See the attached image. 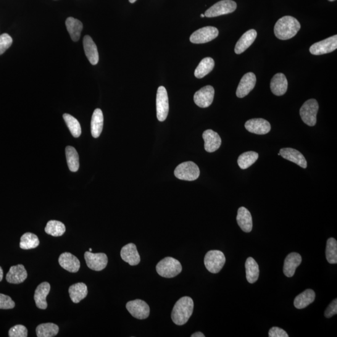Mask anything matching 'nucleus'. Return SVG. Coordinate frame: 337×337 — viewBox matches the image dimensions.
<instances>
[{
    "instance_id": "11",
    "label": "nucleus",
    "mask_w": 337,
    "mask_h": 337,
    "mask_svg": "<svg viewBox=\"0 0 337 337\" xmlns=\"http://www.w3.org/2000/svg\"><path fill=\"white\" fill-rule=\"evenodd\" d=\"M84 259L88 267L90 269L95 271H101L106 267L108 259L104 253L93 254L91 252L84 253Z\"/></svg>"
},
{
    "instance_id": "30",
    "label": "nucleus",
    "mask_w": 337,
    "mask_h": 337,
    "mask_svg": "<svg viewBox=\"0 0 337 337\" xmlns=\"http://www.w3.org/2000/svg\"><path fill=\"white\" fill-rule=\"evenodd\" d=\"M66 26L72 40L75 42L79 41L83 28V23L80 20L69 17L66 20Z\"/></svg>"
},
{
    "instance_id": "32",
    "label": "nucleus",
    "mask_w": 337,
    "mask_h": 337,
    "mask_svg": "<svg viewBox=\"0 0 337 337\" xmlns=\"http://www.w3.org/2000/svg\"><path fill=\"white\" fill-rule=\"evenodd\" d=\"M246 278L250 284L257 282L259 276V265L252 257H249L246 262Z\"/></svg>"
},
{
    "instance_id": "42",
    "label": "nucleus",
    "mask_w": 337,
    "mask_h": 337,
    "mask_svg": "<svg viewBox=\"0 0 337 337\" xmlns=\"http://www.w3.org/2000/svg\"><path fill=\"white\" fill-rule=\"evenodd\" d=\"M15 307V303L11 297L0 294V309H12Z\"/></svg>"
},
{
    "instance_id": "7",
    "label": "nucleus",
    "mask_w": 337,
    "mask_h": 337,
    "mask_svg": "<svg viewBox=\"0 0 337 337\" xmlns=\"http://www.w3.org/2000/svg\"><path fill=\"white\" fill-rule=\"evenodd\" d=\"M237 9V4L233 0H222L216 3L205 12V17H217L233 13Z\"/></svg>"
},
{
    "instance_id": "10",
    "label": "nucleus",
    "mask_w": 337,
    "mask_h": 337,
    "mask_svg": "<svg viewBox=\"0 0 337 337\" xmlns=\"http://www.w3.org/2000/svg\"><path fill=\"white\" fill-rule=\"evenodd\" d=\"M126 309L133 317L139 320L146 319L149 317L150 308L146 302L137 299L126 304Z\"/></svg>"
},
{
    "instance_id": "17",
    "label": "nucleus",
    "mask_w": 337,
    "mask_h": 337,
    "mask_svg": "<svg viewBox=\"0 0 337 337\" xmlns=\"http://www.w3.org/2000/svg\"><path fill=\"white\" fill-rule=\"evenodd\" d=\"M121 257L124 261L130 265H137L140 263L141 257L135 244L130 243L126 245L121 249Z\"/></svg>"
},
{
    "instance_id": "44",
    "label": "nucleus",
    "mask_w": 337,
    "mask_h": 337,
    "mask_svg": "<svg viewBox=\"0 0 337 337\" xmlns=\"http://www.w3.org/2000/svg\"><path fill=\"white\" fill-rule=\"evenodd\" d=\"M337 313V300H333L331 304L326 308L325 316L326 318H330Z\"/></svg>"
},
{
    "instance_id": "45",
    "label": "nucleus",
    "mask_w": 337,
    "mask_h": 337,
    "mask_svg": "<svg viewBox=\"0 0 337 337\" xmlns=\"http://www.w3.org/2000/svg\"><path fill=\"white\" fill-rule=\"evenodd\" d=\"M191 337H205V335L202 332L197 331V332L193 333V335H191Z\"/></svg>"
},
{
    "instance_id": "40",
    "label": "nucleus",
    "mask_w": 337,
    "mask_h": 337,
    "mask_svg": "<svg viewBox=\"0 0 337 337\" xmlns=\"http://www.w3.org/2000/svg\"><path fill=\"white\" fill-rule=\"evenodd\" d=\"M9 335L10 337H26L28 336V330L24 325H15L10 329Z\"/></svg>"
},
{
    "instance_id": "1",
    "label": "nucleus",
    "mask_w": 337,
    "mask_h": 337,
    "mask_svg": "<svg viewBox=\"0 0 337 337\" xmlns=\"http://www.w3.org/2000/svg\"><path fill=\"white\" fill-rule=\"evenodd\" d=\"M301 27V24L296 18L291 16H286L276 23L274 26L275 35L281 40H288L296 36Z\"/></svg>"
},
{
    "instance_id": "49",
    "label": "nucleus",
    "mask_w": 337,
    "mask_h": 337,
    "mask_svg": "<svg viewBox=\"0 0 337 337\" xmlns=\"http://www.w3.org/2000/svg\"><path fill=\"white\" fill-rule=\"evenodd\" d=\"M329 2H334L335 1V0H328Z\"/></svg>"
},
{
    "instance_id": "46",
    "label": "nucleus",
    "mask_w": 337,
    "mask_h": 337,
    "mask_svg": "<svg viewBox=\"0 0 337 337\" xmlns=\"http://www.w3.org/2000/svg\"><path fill=\"white\" fill-rule=\"evenodd\" d=\"M3 277H4V271H3L1 266H0V282L3 280Z\"/></svg>"
},
{
    "instance_id": "21",
    "label": "nucleus",
    "mask_w": 337,
    "mask_h": 337,
    "mask_svg": "<svg viewBox=\"0 0 337 337\" xmlns=\"http://www.w3.org/2000/svg\"><path fill=\"white\" fill-rule=\"evenodd\" d=\"M302 262L301 255L296 252L289 254L286 258L284 265V273L288 277H293L296 268Z\"/></svg>"
},
{
    "instance_id": "14",
    "label": "nucleus",
    "mask_w": 337,
    "mask_h": 337,
    "mask_svg": "<svg viewBox=\"0 0 337 337\" xmlns=\"http://www.w3.org/2000/svg\"><path fill=\"white\" fill-rule=\"evenodd\" d=\"M245 128L250 133L259 134V135L267 134L271 130L269 122L262 118H255V119L247 121L245 124Z\"/></svg>"
},
{
    "instance_id": "20",
    "label": "nucleus",
    "mask_w": 337,
    "mask_h": 337,
    "mask_svg": "<svg viewBox=\"0 0 337 337\" xmlns=\"http://www.w3.org/2000/svg\"><path fill=\"white\" fill-rule=\"evenodd\" d=\"M27 277V271L24 265L18 264L10 267L6 276V280L10 284H19L23 283Z\"/></svg>"
},
{
    "instance_id": "31",
    "label": "nucleus",
    "mask_w": 337,
    "mask_h": 337,
    "mask_svg": "<svg viewBox=\"0 0 337 337\" xmlns=\"http://www.w3.org/2000/svg\"><path fill=\"white\" fill-rule=\"evenodd\" d=\"M215 66L214 60L212 58H205L200 62L194 72V75L197 78H204L214 69Z\"/></svg>"
},
{
    "instance_id": "37",
    "label": "nucleus",
    "mask_w": 337,
    "mask_h": 337,
    "mask_svg": "<svg viewBox=\"0 0 337 337\" xmlns=\"http://www.w3.org/2000/svg\"><path fill=\"white\" fill-rule=\"evenodd\" d=\"M46 233L54 237L62 236L65 234L66 227L64 223L59 220H49L47 223L45 229Z\"/></svg>"
},
{
    "instance_id": "16",
    "label": "nucleus",
    "mask_w": 337,
    "mask_h": 337,
    "mask_svg": "<svg viewBox=\"0 0 337 337\" xmlns=\"http://www.w3.org/2000/svg\"><path fill=\"white\" fill-rule=\"evenodd\" d=\"M59 262L61 267L68 272L76 273L80 270V260L70 252H65L61 254Z\"/></svg>"
},
{
    "instance_id": "36",
    "label": "nucleus",
    "mask_w": 337,
    "mask_h": 337,
    "mask_svg": "<svg viewBox=\"0 0 337 337\" xmlns=\"http://www.w3.org/2000/svg\"><path fill=\"white\" fill-rule=\"evenodd\" d=\"M259 158V154L254 151H249L244 152L240 155L238 160L239 166L242 170H246L253 164H254Z\"/></svg>"
},
{
    "instance_id": "43",
    "label": "nucleus",
    "mask_w": 337,
    "mask_h": 337,
    "mask_svg": "<svg viewBox=\"0 0 337 337\" xmlns=\"http://www.w3.org/2000/svg\"><path fill=\"white\" fill-rule=\"evenodd\" d=\"M268 336L269 337H289L288 333L283 329H282L277 326H273V327L270 329L268 331Z\"/></svg>"
},
{
    "instance_id": "50",
    "label": "nucleus",
    "mask_w": 337,
    "mask_h": 337,
    "mask_svg": "<svg viewBox=\"0 0 337 337\" xmlns=\"http://www.w3.org/2000/svg\"><path fill=\"white\" fill-rule=\"evenodd\" d=\"M89 252H91V251H92V249H91V248L89 249Z\"/></svg>"
},
{
    "instance_id": "12",
    "label": "nucleus",
    "mask_w": 337,
    "mask_h": 337,
    "mask_svg": "<svg viewBox=\"0 0 337 337\" xmlns=\"http://www.w3.org/2000/svg\"><path fill=\"white\" fill-rule=\"evenodd\" d=\"M336 48L337 36L334 35L312 44L309 50L313 55H322L335 51Z\"/></svg>"
},
{
    "instance_id": "3",
    "label": "nucleus",
    "mask_w": 337,
    "mask_h": 337,
    "mask_svg": "<svg viewBox=\"0 0 337 337\" xmlns=\"http://www.w3.org/2000/svg\"><path fill=\"white\" fill-rule=\"evenodd\" d=\"M183 270L179 260L173 257L164 258L158 263L156 271L160 276L164 278H173L180 274Z\"/></svg>"
},
{
    "instance_id": "38",
    "label": "nucleus",
    "mask_w": 337,
    "mask_h": 337,
    "mask_svg": "<svg viewBox=\"0 0 337 337\" xmlns=\"http://www.w3.org/2000/svg\"><path fill=\"white\" fill-rule=\"evenodd\" d=\"M326 258L329 264L337 263V242L334 238L328 239L326 247Z\"/></svg>"
},
{
    "instance_id": "9",
    "label": "nucleus",
    "mask_w": 337,
    "mask_h": 337,
    "mask_svg": "<svg viewBox=\"0 0 337 337\" xmlns=\"http://www.w3.org/2000/svg\"><path fill=\"white\" fill-rule=\"evenodd\" d=\"M218 35V30L216 28L205 26L194 31L190 36V41L194 44L206 43L216 38Z\"/></svg>"
},
{
    "instance_id": "48",
    "label": "nucleus",
    "mask_w": 337,
    "mask_h": 337,
    "mask_svg": "<svg viewBox=\"0 0 337 337\" xmlns=\"http://www.w3.org/2000/svg\"><path fill=\"white\" fill-rule=\"evenodd\" d=\"M201 17L202 18L204 17H205L204 14H201Z\"/></svg>"
},
{
    "instance_id": "27",
    "label": "nucleus",
    "mask_w": 337,
    "mask_h": 337,
    "mask_svg": "<svg viewBox=\"0 0 337 337\" xmlns=\"http://www.w3.org/2000/svg\"><path fill=\"white\" fill-rule=\"evenodd\" d=\"M103 123L104 117L102 110L96 109L92 116L91 123V134L93 138H97L99 137L103 128Z\"/></svg>"
},
{
    "instance_id": "23",
    "label": "nucleus",
    "mask_w": 337,
    "mask_h": 337,
    "mask_svg": "<svg viewBox=\"0 0 337 337\" xmlns=\"http://www.w3.org/2000/svg\"><path fill=\"white\" fill-rule=\"evenodd\" d=\"M288 88V81L283 73H277L271 80L270 89L272 93L280 96L285 94Z\"/></svg>"
},
{
    "instance_id": "18",
    "label": "nucleus",
    "mask_w": 337,
    "mask_h": 337,
    "mask_svg": "<svg viewBox=\"0 0 337 337\" xmlns=\"http://www.w3.org/2000/svg\"><path fill=\"white\" fill-rule=\"evenodd\" d=\"M204 140V148L208 152L216 151L221 146L222 141L219 135L211 130L205 131L202 134Z\"/></svg>"
},
{
    "instance_id": "13",
    "label": "nucleus",
    "mask_w": 337,
    "mask_h": 337,
    "mask_svg": "<svg viewBox=\"0 0 337 337\" xmlns=\"http://www.w3.org/2000/svg\"><path fill=\"white\" fill-rule=\"evenodd\" d=\"M215 91L211 86L203 87L195 93L194 101L195 103L202 108H205L211 105L214 100Z\"/></svg>"
},
{
    "instance_id": "26",
    "label": "nucleus",
    "mask_w": 337,
    "mask_h": 337,
    "mask_svg": "<svg viewBox=\"0 0 337 337\" xmlns=\"http://www.w3.org/2000/svg\"><path fill=\"white\" fill-rule=\"evenodd\" d=\"M237 222L245 233H251L253 227L252 218L251 212L246 207L239 208L237 215Z\"/></svg>"
},
{
    "instance_id": "19",
    "label": "nucleus",
    "mask_w": 337,
    "mask_h": 337,
    "mask_svg": "<svg viewBox=\"0 0 337 337\" xmlns=\"http://www.w3.org/2000/svg\"><path fill=\"white\" fill-rule=\"evenodd\" d=\"M278 156H281L284 159L290 160L295 163L299 166L305 168L307 167V162L306 159L301 152L297 150L292 148H283L282 149L278 154Z\"/></svg>"
},
{
    "instance_id": "28",
    "label": "nucleus",
    "mask_w": 337,
    "mask_h": 337,
    "mask_svg": "<svg viewBox=\"0 0 337 337\" xmlns=\"http://www.w3.org/2000/svg\"><path fill=\"white\" fill-rule=\"evenodd\" d=\"M315 299V292L312 289L305 290L301 294L298 295L294 300V306L297 309H303L309 306L314 302Z\"/></svg>"
},
{
    "instance_id": "6",
    "label": "nucleus",
    "mask_w": 337,
    "mask_h": 337,
    "mask_svg": "<svg viewBox=\"0 0 337 337\" xmlns=\"http://www.w3.org/2000/svg\"><path fill=\"white\" fill-rule=\"evenodd\" d=\"M319 108L317 100H307L302 105L300 109V115L305 124L309 126H313L317 123V115Z\"/></svg>"
},
{
    "instance_id": "22",
    "label": "nucleus",
    "mask_w": 337,
    "mask_h": 337,
    "mask_svg": "<svg viewBox=\"0 0 337 337\" xmlns=\"http://www.w3.org/2000/svg\"><path fill=\"white\" fill-rule=\"evenodd\" d=\"M50 289H51V286L47 282H44L37 287L34 299H35L36 307L38 309L45 310L48 307L46 297L49 293Z\"/></svg>"
},
{
    "instance_id": "34",
    "label": "nucleus",
    "mask_w": 337,
    "mask_h": 337,
    "mask_svg": "<svg viewBox=\"0 0 337 337\" xmlns=\"http://www.w3.org/2000/svg\"><path fill=\"white\" fill-rule=\"evenodd\" d=\"M66 156L70 170L74 173L78 171L80 167V162H79L78 154L75 147L72 146L66 147Z\"/></svg>"
},
{
    "instance_id": "8",
    "label": "nucleus",
    "mask_w": 337,
    "mask_h": 337,
    "mask_svg": "<svg viewBox=\"0 0 337 337\" xmlns=\"http://www.w3.org/2000/svg\"><path fill=\"white\" fill-rule=\"evenodd\" d=\"M168 109V99L166 89L160 86L157 89L156 96V110L157 120L162 122L166 120Z\"/></svg>"
},
{
    "instance_id": "33",
    "label": "nucleus",
    "mask_w": 337,
    "mask_h": 337,
    "mask_svg": "<svg viewBox=\"0 0 337 337\" xmlns=\"http://www.w3.org/2000/svg\"><path fill=\"white\" fill-rule=\"evenodd\" d=\"M36 331L38 337H52L59 333V327L52 323H42L37 326Z\"/></svg>"
},
{
    "instance_id": "15",
    "label": "nucleus",
    "mask_w": 337,
    "mask_h": 337,
    "mask_svg": "<svg viewBox=\"0 0 337 337\" xmlns=\"http://www.w3.org/2000/svg\"><path fill=\"white\" fill-rule=\"evenodd\" d=\"M256 84V76L255 74L247 73L242 78L236 91V95L239 98H242L248 95Z\"/></svg>"
},
{
    "instance_id": "41",
    "label": "nucleus",
    "mask_w": 337,
    "mask_h": 337,
    "mask_svg": "<svg viewBox=\"0 0 337 337\" xmlns=\"http://www.w3.org/2000/svg\"><path fill=\"white\" fill-rule=\"evenodd\" d=\"M13 39L9 34L4 33L0 35V55L4 54L12 46Z\"/></svg>"
},
{
    "instance_id": "2",
    "label": "nucleus",
    "mask_w": 337,
    "mask_h": 337,
    "mask_svg": "<svg viewBox=\"0 0 337 337\" xmlns=\"http://www.w3.org/2000/svg\"><path fill=\"white\" fill-rule=\"evenodd\" d=\"M193 300L188 296L182 297L174 306L171 314L173 322L178 325L186 324L193 315Z\"/></svg>"
},
{
    "instance_id": "35",
    "label": "nucleus",
    "mask_w": 337,
    "mask_h": 337,
    "mask_svg": "<svg viewBox=\"0 0 337 337\" xmlns=\"http://www.w3.org/2000/svg\"><path fill=\"white\" fill-rule=\"evenodd\" d=\"M39 241L35 234L26 233L22 236L20 239V247L24 250L33 249L39 246Z\"/></svg>"
},
{
    "instance_id": "47",
    "label": "nucleus",
    "mask_w": 337,
    "mask_h": 337,
    "mask_svg": "<svg viewBox=\"0 0 337 337\" xmlns=\"http://www.w3.org/2000/svg\"><path fill=\"white\" fill-rule=\"evenodd\" d=\"M129 1H130L131 4H134V3H135L137 0H129Z\"/></svg>"
},
{
    "instance_id": "29",
    "label": "nucleus",
    "mask_w": 337,
    "mask_h": 337,
    "mask_svg": "<svg viewBox=\"0 0 337 337\" xmlns=\"http://www.w3.org/2000/svg\"><path fill=\"white\" fill-rule=\"evenodd\" d=\"M88 293V288L85 284L82 283L74 284L69 288L70 298L75 304H78L86 298Z\"/></svg>"
},
{
    "instance_id": "25",
    "label": "nucleus",
    "mask_w": 337,
    "mask_h": 337,
    "mask_svg": "<svg viewBox=\"0 0 337 337\" xmlns=\"http://www.w3.org/2000/svg\"><path fill=\"white\" fill-rule=\"evenodd\" d=\"M257 35V31L253 29L246 31L236 44L235 49H234L236 53L240 54L248 49L254 43Z\"/></svg>"
},
{
    "instance_id": "4",
    "label": "nucleus",
    "mask_w": 337,
    "mask_h": 337,
    "mask_svg": "<svg viewBox=\"0 0 337 337\" xmlns=\"http://www.w3.org/2000/svg\"><path fill=\"white\" fill-rule=\"evenodd\" d=\"M226 263V257L222 252L213 250L208 252L204 257V264L209 272L217 273Z\"/></svg>"
},
{
    "instance_id": "39",
    "label": "nucleus",
    "mask_w": 337,
    "mask_h": 337,
    "mask_svg": "<svg viewBox=\"0 0 337 337\" xmlns=\"http://www.w3.org/2000/svg\"><path fill=\"white\" fill-rule=\"evenodd\" d=\"M63 119L72 135L76 138H79L81 134V128L79 121L69 114L63 115Z\"/></svg>"
},
{
    "instance_id": "5",
    "label": "nucleus",
    "mask_w": 337,
    "mask_h": 337,
    "mask_svg": "<svg viewBox=\"0 0 337 337\" xmlns=\"http://www.w3.org/2000/svg\"><path fill=\"white\" fill-rule=\"evenodd\" d=\"M175 175L179 180L193 181L199 177L200 170L194 162H185L181 163L176 168Z\"/></svg>"
},
{
    "instance_id": "24",
    "label": "nucleus",
    "mask_w": 337,
    "mask_h": 337,
    "mask_svg": "<svg viewBox=\"0 0 337 337\" xmlns=\"http://www.w3.org/2000/svg\"><path fill=\"white\" fill-rule=\"evenodd\" d=\"M83 46L87 59L91 65H96L99 62V53L97 46L93 39L86 35L84 37Z\"/></svg>"
}]
</instances>
